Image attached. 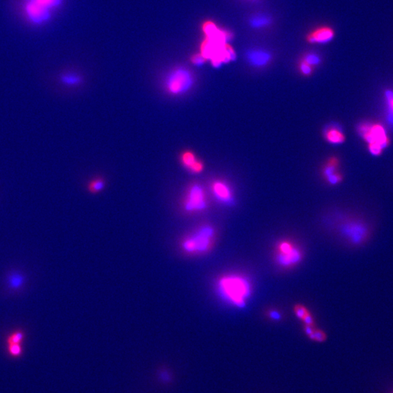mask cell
<instances>
[{"label": "cell", "instance_id": "obj_1", "mask_svg": "<svg viewBox=\"0 0 393 393\" xmlns=\"http://www.w3.org/2000/svg\"><path fill=\"white\" fill-rule=\"evenodd\" d=\"M216 288L224 300L237 308H243L246 305L253 291L251 281L238 273L221 276L218 280Z\"/></svg>", "mask_w": 393, "mask_h": 393}, {"label": "cell", "instance_id": "obj_2", "mask_svg": "<svg viewBox=\"0 0 393 393\" xmlns=\"http://www.w3.org/2000/svg\"><path fill=\"white\" fill-rule=\"evenodd\" d=\"M63 1L64 0H24L23 16L31 25H43L52 19L54 12L62 5Z\"/></svg>", "mask_w": 393, "mask_h": 393}, {"label": "cell", "instance_id": "obj_3", "mask_svg": "<svg viewBox=\"0 0 393 393\" xmlns=\"http://www.w3.org/2000/svg\"><path fill=\"white\" fill-rule=\"evenodd\" d=\"M275 249V262L285 269L296 266L303 259L302 250L291 240H280Z\"/></svg>", "mask_w": 393, "mask_h": 393}, {"label": "cell", "instance_id": "obj_4", "mask_svg": "<svg viewBox=\"0 0 393 393\" xmlns=\"http://www.w3.org/2000/svg\"><path fill=\"white\" fill-rule=\"evenodd\" d=\"M214 230L210 226L201 227L197 233L183 240V249L191 254H203L211 248L214 238Z\"/></svg>", "mask_w": 393, "mask_h": 393}, {"label": "cell", "instance_id": "obj_5", "mask_svg": "<svg viewBox=\"0 0 393 393\" xmlns=\"http://www.w3.org/2000/svg\"><path fill=\"white\" fill-rule=\"evenodd\" d=\"M194 77L189 69L179 67L170 72L165 79V87L171 94L179 95L186 93L192 88Z\"/></svg>", "mask_w": 393, "mask_h": 393}, {"label": "cell", "instance_id": "obj_6", "mask_svg": "<svg viewBox=\"0 0 393 393\" xmlns=\"http://www.w3.org/2000/svg\"><path fill=\"white\" fill-rule=\"evenodd\" d=\"M358 132L368 144H379L383 150L391 143L385 128L377 123H361L358 126Z\"/></svg>", "mask_w": 393, "mask_h": 393}, {"label": "cell", "instance_id": "obj_7", "mask_svg": "<svg viewBox=\"0 0 393 393\" xmlns=\"http://www.w3.org/2000/svg\"><path fill=\"white\" fill-rule=\"evenodd\" d=\"M344 238L353 245H361L368 239L369 230L364 223L360 221H350L344 223L341 227Z\"/></svg>", "mask_w": 393, "mask_h": 393}, {"label": "cell", "instance_id": "obj_8", "mask_svg": "<svg viewBox=\"0 0 393 393\" xmlns=\"http://www.w3.org/2000/svg\"><path fill=\"white\" fill-rule=\"evenodd\" d=\"M206 206L207 203L203 187L199 184L191 186L185 200V209L187 211H200L204 210Z\"/></svg>", "mask_w": 393, "mask_h": 393}, {"label": "cell", "instance_id": "obj_9", "mask_svg": "<svg viewBox=\"0 0 393 393\" xmlns=\"http://www.w3.org/2000/svg\"><path fill=\"white\" fill-rule=\"evenodd\" d=\"M245 57L250 65L256 68H262L270 62L272 55L269 51L257 48L247 51Z\"/></svg>", "mask_w": 393, "mask_h": 393}, {"label": "cell", "instance_id": "obj_10", "mask_svg": "<svg viewBox=\"0 0 393 393\" xmlns=\"http://www.w3.org/2000/svg\"><path fill=\"white\" fill-rule=\"evenodd\" d=\"M212 189L215 197L221 203L227 205L233 204L234 203L233 192L228 185L224 182L219 181L214 182L212 186Z\"/></svg>", "mask_w": 393, "mask_h": 393}, {"label": "cell", "instance_id": "obj_11", "mask_svg": "<svg viewBox=\"0 0 393 393\" xmlns=\"http://www.w3.org/2000/svg\"><path fill=\"white\" fill-rule=\"evenodd\" d=\"M334 31L330 27H321L309 34L307 40L310 43L326 44L334 40Z\"/></svg>", "mask_w": 393, "mask_h": 393}, {"label": "cell", "instance_id": "obj_12", "mask_svg": "<svg viewBox=\"0 0 393 393\" xmlns=\"http://www.w3.org/2000/svg\"><path fill=\"white\" fill-rule=\"evenodd\" d=\"M182 162L186 168L195 174H198L203 171V164L197 160L195 155L191 152H186L182 155Z\"/></svg>", "mask_w": 393, "mask_h": 393}, {"label": "cell", "instance_id": "obj_13", "mask_svg": "<svg viewBox=\"0 0 393 393\" xmlns=\"http://www.w3.org/2000/svg\"><path fill=\"white\" fill-rule=\"evenodd\" d=\"M294 313L296 317L304 322L305 326H314V319L311 313L305 306L302 305L295 306Z\"/></svg>", "mask_w": 393, "mask_h": 393}, {"label": "cell", "instance_id": "obj_14", "mask_svg": "<svg viewBox=\"0 0 393 393\" xmlns=\"http://www.w3.org/2000/svg\"><path fill=\"white\" fill-rule=\"evenodd\" d=\"M272 23V19L269 16L264 14H257L252 16L249 20V25L251 28L259 29L267 27Z\"/></svg>", "mask_w": 393, "mask_h": 393}, {"label": "cell", "instance_id": "obj_15", "mask_svg": "<svg viewBox=\"0 0 393 393\" xmlns=\"http://www.w3.org/2000/svg\"><path fill=\"white\" fill-rule=\"evenodd\" d=\"M304 329L307 337L316 342H323L327 339V336L324 331L317 329L314 326H305Z\"/></svg>", "mask_w": 393, "mask_h": 393}, {"label": "cell", "instance_id": "obj_16", "mask_svg": "<svg viewBox=\"0 0 393 393\" xmlns=\"http://www.w3.org/2000/svg\"><path fill=\"white\" fill-rule=\"evenodd\" d=\"M326 138L328 141L333 144H341V143L344 142V139H345L342 131L337 127L328 129L326 131Z\"/></svg>", "mask_w": 393, "mask_h": 393}, {"label": "cell", "instance_id": "obj_17", "mask_svg": "<svg viewBox=\"0 0 393 393\" xmlns=\"http://www.w3.org/2000/svg\"><path fill=\"white\" fill-rule=\"evenodd\" d=\"M61 80L65 85H75L80 82L81 78L76 74L66 73L61 76Z\"/></svg>", "mask_w": 393, "mask_h": 393}, {"label": "cell", "instance_id": "obj_18", "mask_svg": "<svg viewBox=\"0 0 393 393\" xmlns=\"http://www.w3.org/2000/svg\"><path fill=\"white\" fill-rule=\"evenodd\" d=\"M385 95L388 108V120L390 123L393 124V91L392 90H387Z\"/></svg>", "mask_w": 393, "mask_h": 393}, {"label": "cell", "instance_id": "obj_19", "mask_svg": "<svg viewBox=\"0 0 393 393\" xmlns=\"http://www.w3.org/2000/svg\"><path fill=\"white\" fill-rule=\"evenodd\" d=\"M303 61L311 66H317L321 62V58L317 54L314 52H309L304 57Z\"/></svg>", "mask_w": 393, "mask_h": 393}, {"label": "cell", "instance_id": "obj_20", "mask_svg": "<svg viewBox=\"0 0 393 393\" xmlns=\"http://www.w3.org/2000/svg\"><path fill=\"white\" fill-rule=\"evenodd\" d=\"M105 186V182L102 179H96L93 181L89 185V189L91 192H100Z\"/></svg>", "mask_w": 393, "mask_h": 393}, {"label": "cell", "instance_id": "obj_21", "mask_svg": "<svg viewBox=\"0 0 393 393\" xmlns=\"http://www.w3.org/2000/svg\"><path fill=\"white\" fill-rule=\"evenodd\" d=\"M23 339H24V334L21 331L14 333L9 337L7 343L9 344H22Z\"/></svg>", "mask_w": 393, "mask_h": 393}, {"label": "cell", "instance_id": "obj_22", "mask_svg": "<svg viewBox=\"0 0 393 393\" xmlns=\"http://www.w3.org/2000/svg\"><path fill=\"white\" fill-rule=\"evenodd\" d=\"M8 351L12 356H20L22 353V346H21V344H9Z\"/></svg>", "mask_w": 393, "mask_h": 393}, {"label": "cell", "instance_id": "obj_23", "mask_svg": "<svg viewBox=\"0 0 393 393\" xmlns=\"http://www.w3.org/2000/svg\"><path fill=\"white\" fill-rule=\"evenodd\" d=\"M9 283H10V286L13 288H18L23 284V278L19 275H11L9 278Z\"/></svg>", "mask_w": 393, "mask_h": 393}, {"label": "cell", "instance_id": "obj_24", "mask_svg": "<svg viewBox=\"0 0 393 393\" xmlns=\"http://www.w3.org/2000/svg\"><path fill=\"white\" fill-rule=\"evenodd\" d=\"M368 149L373 156H379L383 152V149L379 144H368Z\"/></svg>", "mask_w": 393, "mask_h": 393}, {"label": "cell", "instance_id": "obj_25", "mask_svg": "<svg viewBox=\"0 0 393 393\" xmlns=\"http://www.w3.org/2000/svg\"><path fill=\"white\" fill-rule=\"evenodd\" d=\"M300 71L302 72V73L305 75H310L313 72V68L309 64H307V63H305V61H302V63L300 64Z\"/></svg>", "mask_w": 393, "mask_h": 393}, {"label": "cell", "instance_id": "obj_26", "mask_svg": "<svg viewBox=\"0 0 393 393\" xmlns=\"http://www.w3.org/2000/svg\"><path fill=\"white\" fill-rule=\"evenodd\" d=\"M327 179L328 182H329L331 184H337L339 182H341L342 177H341V175L335 173V174L328 176Z\"/></svg>", "mask_w": 393, "mask_h": 393}, {"label": "cell", "instance_id": "obj_27", "mask_svg": "<svg viewBox=\"0 0 393 393\" xmlns=\"http://www.w3.org/2000/svg\"><path fill=\"white\" fill-rule=\"evenodd\" d=\"M206 58L203 55H196L192 58V62L195 65L202 66L206 62Z\"/></svg>", "mask_w": 393, "mask_h": 393}, {"label": "cell", "instance_id": "obj_28", "mask_svg": "<svg viewBox=\"0 0 393 393\" xmlns=\"http://www.w3.org/2000/svg\"><path fill=\"white\" fill-rule=\"evenodd\" d=\"M269 316L271 319L274 320H279L281 319V313H278L276 310H271V311H269Z\"/></svg>", "mask_w": 393, "mask_h": 393}, {"label": "cell", "instance_id": "obj_29", "mask_svg": "<svg viewBox=\"0 0 393 393\" xmlns=\"http://www.w3.org/2000/svg\"><path fill=\"white\" fill-rule=\"evenodd\" d=\"M392 393H393V392Z\"/></svg>", "mask_w": 393, "mask_h": 393}]
</instances>
